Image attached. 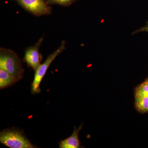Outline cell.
<instances>
[{
	"mask_svg": "<svg viewBox=\"0 0 148 148\" xmlns=\"http://www.w3.org/2000/svg\"><path fill=\"white\" fill-rule=\"evenodd\" d=\"M75 0H46L49 5H59L63 6H68Z\"/></svg>",
	"mask_w": 148,
	"mask_h": 148,
	"instance_id": "cell-10",
	"label": "cell"
},
{
	"mask_svg": "<svg viewBox=\"0 0 148 148\" xmlns=\"http://www.w3.org/2000/svg\"><path fill=\"white\" fill-rule=\"evenodd\" d=\"M147 80H148V79Z\"/></svg>",
	"mask_w": 148,
	"mask_h": 148,
	"instance_id": "cell-12",
	"label": "cell"
},
{
	"mask_svg": "<svg viewBox=\"0 0 148 148\" xmlns=\"http://www.w3.org/2000/svg\"><path fill=\"white\" fill-rule=\"evenodd\" d=\"M43 40V38H41L35 45L27 48L25 51L23 61L35 71L40 66L42 60V55L39 50Z\"/></svg>",
	"mask_w": 148,
	"mask_h": 148,
	"instance_id": "cell-5",
	"label": "cell"
},
{
	"mask_svg": "<svg viewBox=\"0 0 148 148\" xmlns=\"http://www.w3.org/2000/svg\"><path fill=\"white\" fill-rule=\"evenodd\" d=\"M148 32V24H147L145 26V27H143V28H141V29H139V30H138V31H136L135 33H138V32Z\"/></svg>",
	"mask_w": 148,
	"mask_h": 148,
	"instance_id": "cell-11",
	"label": "cell"
},
{
	"mask_svg": "<svg viewBox=\"0 0 148 148\" xmlns=\"http://www.w3.org/2000/svg\"><path fill=\"white\" fill-rule=\"evenodd\" d=\"M66 44V41L65 40L62 41L61 45L58 49L49 55L45 61L42 64H40L35 71L34 78L32 84V92L33 94L40 93L41 92V89L40 88V84L45 75L49 67L56 58L65 50Z\"/></svg>",
	"mask_w": 148,
	"mask_h": 148,
	"instance_id": "cell-3",
	"label": "cell"
},
{
	"mask_svg": "<svg viewBox=\"0 0 148 148\" xmlns=\"http://www.w3.org/2000/svg\"><path fill=\"white\" fill-rule=\"evenodd\" d=\"M16 79L11 75L3 69H0V88L1 89L9 87L15 84Z\"/></svg>",
	"mask_w": 148,
	"mask_h": 148,
	"instance_id": "cell-7",
	"label": "cell"
},
{
	"mask_svg": "<svg viewBox=\"0 0 148 148\" xmlns=\"http://www.w3.org/2000/svg\"><path fill=\"white\" fill-rule=\"evenodd\" d=\"M0 69L11 74L16 82L23 77L24 71L21 60L18 55L10 49L0 48Z\"/></svg>",
	"mask_w": 148,
	"mask_h": 148,
	"instance_id": "cell-1",
	"label": "cell"
},
{
	"mask_svg": "<svg viewBox=\"0 0 148 148\" xmlns=\"http://www.w3.org/2000/svg\"><path fill=\"white\" fill-rule=\"evenodd\" d=\"M82 127V125L79 128L75 127L73 132L69 138L62 140L59 143V148H78L80 147V142L79 139V133Z\"/></svg>",
	"mask_w": 148,
	"mask_h": 148,
	"instance_id": "cell-6",
	"label": "cell"
},
{
	"mask_svg": "<svg viewBox=\"0 0 148 148\" xmlns=\"http://www.w3.org/2000/svg\"><path fill=\"white\" fill-rule=\"evenodd\" d=\"M23 8L36 16L49 15L52 9L46 0H14Z\"/></svg>",
	"mask_w": 148,
	"mask_h": 148,
	"instance_id": "cell-4",
	"label": "cell"
},
{
	"mask_svg": "<svg viewBox=\"0 0 148 148\" xmlns=\"http://www.w3.org/2000/svg\"><path fill=\"white\" fill-rule=\"evenodd\" d=\"M135 107L139 112H148V97H136Z\"/></svg>",
	"mask_w": 148,
	"mask_h": 148,
	"instance_id": "cell-8",
	"label": "cell"
},
{
	"mask_svg": "<svg viewBox=\"0 0 148 148\" xmlns=\"http://www.w3.org/2000/svg\"><path fill=\"white\" fill-rule=\"evenodd\" d=\"M0 142L11 148H36L27 139L22 131L16 128H9L1 132Z\"/></svg>",
	"mask_w": 148,
	"mask_h": 148,
	"instance_id": "cell-2",
	"label": "cell"
},
{
	"mask_svg": "<svg viewBox=\"0 0 148 148\" xmlns=\"http://www.w3.org/2000/svg\"><path fill=\"white\" fill-rule=\"evenodd\" d=\"M135 98L148 97V80L137 88L135 90Z\"/></svg>",
	"mask_w": 148,
	"mask_h": 148,
	"instance_id": "cell-9",
	"label": "cell"
}]
</instances>
